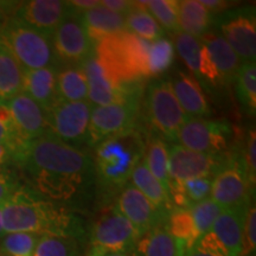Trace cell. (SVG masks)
Returning a JSON list of instances; mask_svg holds the SVG:
<instances>
[{
  "label": "cell",
  "instance_id": "1",
  "mask_svg": "<svg viewBox=\"0 0 256 256\" xmlns=\"http://www.w3.org/2000/svg\"><path fill=\"white\" fill-rule=\"evenodd\" d=\"M12 164L24 176L26 186L70 210L88 196L95 179L90 154L50 132L24 142Z\"/></svg>",
  "mask_w": 256,
  "mask_h": 256
},
{
  "label": "cell",
  "instance_id": "2",
  "mask_svg": "<svg viewBox=\"0 0 256 256\" xmlns=\"http://www.w3.org/2000/svg\"><path fill=\"white\" fill-rule=\"evenodd\" d=\"M2 228L5 234L63 236L81 243L87 238V229L81 216L66 206L40 196L23 184L2 203Z\"/></svg>",
  "mask_w": 256,
  "mask_h": 256
},
{
  "label": "cell",
  "instance_id": "3",
  "mask_svg": "<svg viewBox=\"0 0 256 256\" xmlns=\"http://www.w3.org/2000/svg\"><path fill=\"white\" fill-rule=\"evenodd\" d=\"M145 150L146 144L136 128L95 146L94 174L106 194H115L126 186Z\"/></svg>",
  "mask_w": 256,
  "mask_h": 256
},
{
  "label": "cell",
  "instance_id": "4",
  "mask_svg": "<svg viewBox=\"0 0 256 256\" xmlns=\"http://www.w3.org/2000/svg\"><path fill=\"white\" fill-rule=\"evenodd\" d=\"M150 46V42L126 30L98 42L94 56L115 82L136 84L148 78Z\"/></svg>",
  "mask_w": 256,
  "mask_h": 256
},
{
  "label": "cell",
  "instance_id": "5",
  "mask_svg": "<svg viewBox=\"0 0 256 256\" xmlns=\"http://www.w3.org/2000/svg\"><path fill=\"white\" fill-rule=\"evenodd\" d=\"M0 40L14 54L24 70L58 66L51 37L14 18L2 28Z\"/></svg>",
  "mask_w": 256,
  "mask_h": 256
},
{
  "label": "cell",
  "instance_id": "6",
  "mask_svg": "<svg viewBox=\"0 0 256 256\" xmlns=\"http://www.w3.org/2000/svg\"><path fill=\"white\" fill-rule=\"evenodd\" d=\"M148 121L165 139L177 140L179 128L188 118L176 98L171 81L156 80L148 84L145 98Z\"/></svg>",
  "mask_w": 256,
  "mask_h": 256
},
{
  "label": "cell",
  "instance_id": "7",
  "mask_svg": "<svg viewBox=\"0 0 256 256\" xmlns=\"http://www.w3.org/2000/svg\"><path fill=\"white\" fill-rule=\"evenodd\" d=\"M92 110L89 101L57 100L48 110L49 132L74 147L87 145Z\"/></svg>",
  "mask_w": 256,
  "mask_h": 256
},
{
  "label": "cell",
  "instance_id": "8",
  "mask_svg": "<svg viewBox=\"0 0 256 256\" xmlns=\"http://www.w3.org/2000/svg\"><path fill=\"white\" fill-rule=\"evenodd\" d=\"M140 112V96L120 104L94 107L89 124V147L136 128Z\"/></svg>",
  "mask_w": 256,
  "mask_h": 256
},
{
  "label": "cell",
  "instance_id": "9",
  "mask_svg": "<svg viewBox=\"0 0 256 256\" xmlns=\"http://www.w3.org/2000/svg\"><path fill=\"white\" fill-rule=\"evenodd\" d=\"M252 186L246 171L244 159L229 156L226 165L214 176L211 180L210 200L223 209L248 206L252 203Z\"/></svg>",
  "mask_w": 256,
  "mask_h": 256
},
{
  "label": "cell",
  "instance_id": "10",
  "mask_svg": "<svg viewBox=\"0 0 256 256\" xmlns=\"http://www.w3.org/2000/svg\"><path fill=\"white\" fill-rule=\"evenodd\" d=\"M232 127L223 121L188 118L179 128V145L194 152L223 154L228 148Z\"/></svg>",
  "mask_w": 256,
  "mask_h": 256
},
{
  "label": "cell",
  "instance_id": "11",
  "mask_svg": "<svg viewBox=\"0 0 256 256\" xmlns=\"http://www.w3.org/2000/svg\"><path fill=\"white\" fill-rule=\"evenodd\" d=\"M51 40L57 64L60 62L63 66H82L94 54V44L72 8Z\"/></svg>",
  "mask_w": 256,
  "mask_h": 256
},
{
  "label": "cell",
  "instance_id": "12",
  "mask_svg": "<svg viewBox=\"0 0 256 256\" xmlns=\"http://www.w3.org/2000/svg\"><path fill=\"white\" fill-rule=\"evenodd\" d=\"M88 238L90 248L110 252H130L139 234L132 224L110 206L92 224Z\"/></svg>",
  "mask_w": 256,
  "mask_h": 256
},
{
  "label": "cell",
  "instance_id": "13",
  "mask_svg": "<svg viewBox=\"0 0 256 256\" xmlns=\"http://www.w3.org/2000/svg\"><path fill=\"white\" fill-rule=\"evenodd\" d=\"M88 83V100L94 107L120 104L142 95L140 83L120 84L104 69L94 54L82 64Z\"/></svg>",
  "mask_w": 256,
  "mask_h": 256
},
{
  "label": "cell",
  "instance_id": "14",
  "mask_svg": "<svg viewBox=\"0 0 256 256\" xmlns=\"http://www.w3.org/2000/svg\"><path fill=\"white\" fill-rule=\"evenodd\" d=\"M224 154L194 152L179 144L168 147L170 180L183 182L194 178H211L228 162Z\"/></svg>",
  "mask_w": 256,
  "mask_h": 256
},
{
  "label": "cell",
  "instance_id": "15",
  "mask_svg": "<svg viewBox=\"0 0 256 256\" xmlns=\"http://www.w3.org/2000/svg\"><path fill=\"white\" fill-rule=\"evenodd\" d=\"M112 208L132 224L139 236L156 226H165L168 217L156 209L132 184H127L120 191Z\"/></svg>",
  "mask_w": 256,
  "mask_h": 256
},
{
  "label": "cell",
  "instance_id": "16",
  "mask_svg": "<svg viewBox=\"0 0 256 256\" xmlns=\"http://www.w3.org/2000/svg\"><path fill=\"white\" fill-rule=\"evenodd\" d=\"M224 40L238 54L243 63L255 62L256 22L254 8L234 11L223 17L220 23Z\"/></svg>",
  "mask_w": 256,
  "mask_h": 256
},
{
  "label": "cell",
  "instance_id": "17",
  "mask_svg": "<svg viewBox=\"0 0 256 256\" xmlns=\"http://www.w3.org/2000/svg\"><path fill=\"white\" fill-rule=\"evenodd\" d=\"M69 12L66 2L30 0L18 2L14 19L52 38L54 32Z\"/></svg>",
  "mask_w": 256,
  "mask_h": 256
},
{
  "label": "cell",
  "instance_id": "18",
  "mask_svg": "<svg viewBox=\"0 0 256 256\" xmlns=\"http://www.w3.org/2000/svg\"><path fill=\"white\" fill-rule=\"evenodd\" d=\"M5 104L11 110L18 136L24 142L49 133L48 110L26 94L20 92Z\"/></svg>",
  "mask_w": 256,
  "mask_h": 256
},
{
  "label": "cell",
  "instance_id": "19",
  "mask_svg": "<svg viewBox=\"0 0 256 256\" xmlns=\"http://www.w3.org/2000/svg\"><path fill=\"white\" fill-rule=\"evenodd\" d=\"M248 206L223 209L211 228V232L215 234L218 241L222 243L229 256H242Z\"/></svg>",
  "mask_w": 256,
  "mask_h": 256
},
{
  "label": "cell",
  "instance_id": "20",
  "mask_svg": "<svg viewBox=\"0 0 256 256\" xmlns=\"http://www.w3.org/2000/svg\"><path fill=\"white\" fill-rule=\"evenodd\" d=\"M202 43L206 46L209 55L218 72L220 84H232L238 78L243 62L234 51L222 34L208 31L200 37Z\"/></svg>",
  "mask_w": 256,
  "mask_h": 256
},
{
  "label": "cell",
  "instance_id": "21",
  "mask_svg": "<svg viewBox=\"0 0 256 256\" xmlns=\"http://www.w3.org/2000/svg\"><path fill=\"white\" fill-rule=\"evenodd\" d=\"M172 89L188 118H202L210 114V106L198 80L190 72H179L171 81Z\"/></svg>",
  "mask_w": 256,
  "mask_h": 256
},
{
  "label": "cell",
  "instance_id": "22",
  "mask_svg": "<svg viewBox=\"0 0 256 256\" xmlns=\"http://www.w3.org/2000/svg\"><path fill=\"white\" fill-rule=\"evenodd\" d=\"M57 72L58 66L25 70L22 92L49 110L57 101Z\"/></svg>",
  "mask_w": 256,
  "mask_h": 256
},
{
  "label": "cell",
  "instance_id": "23",
  "mask_svg": "<svg viewBox=\"0 0 256 256\" xmlns=\"http://www.w3.org/2000/svg\"><path fill=\"white\" fill-rule=\"evenodd\" d=\"M75 14H78L82 25L84 26L94 46L98 42L104 38L127 30L124 16L114 14L101 5L89 11L75 12Z\"/></svg>",
  "mask_w": 256,
  "mask_h": 256
},
{
  "label": "cell",
  "instance_id": "24",
  "mask_svg": "<svg viewBox=\"0 0 256 256\" xmlns=\"http://www.w3.org/2000/svg\"><path fill=\"white\" fill-rule=\"evenodd\" d=\"M185 248L172 238L166 226H156L138 238L130 256H183Z\"/></svg>",
  "mask_w": 256,
  "mask_h": 256
},
{
  "label": "cell",
  "instance_id": "25",
  "mask_svg": "<svg viewBox=\"0 0 256 256\" xmlns=\"http://www.w3.org/2000/svg\"><path fill=\"white\" fill-rule=\"evenodd\" d=\"M130 180L133 186H136L162 212L170 215V212L174 209L170 194L150 172L145 158L140 160L139 164L134 168Z\"/></svg>",
  "mask_w": 256,
  "mask_h": 256
},
{
  "label": "cell",
  "instance_id": "26",
  "mask_svg": "<svg viewBox=\"0 0 256 256\" xmlns=\"http://www.w3.org/2000/svg\"><path fill=\"white\" fill-rule=\"evenodd\" d=\"M24 68L0 40V102L5 104L23 90Z\"/></svg>",
  "mask_w": 256,
  "mask_h": 256
},
{
  "label": "cell",
  "instance_id": "27",
  "mask_svg": "<svg viewBox=\"0 0 256 256\" xmlns=\"http://www.w3.org/2000/svg\"><path fill=\"white\" fill-rule=\"evenodd\" d=\"M212 24V16L200 0L178 2L179 31L194 37H202L209 31Z\"/></svg>",
  "mask_w": 256,
  "mask_h": 256
},
{
  "label": "cell",
  "instance_id": "28",
  "mask_svg": "<svg viewBox=\"0 0 256 256\" xmlns=\"http://www.w3.org/2000/svg\"><path fill=\"white\" fill-rule=\"evenodd\" d=\"M57 100L88 101V83L82 66H63V68H58Z\"/></svg>",
  "mask_w": 256,
  "mask_h": 256
},
{
  "label": "cell",
  "instance_id": "29",
  "mask_svg": "<svg viewBox=\"0 0 256 256\" xmlns=\"http://www.w3.org/2000/svg\"><path fill=\"white\" fill-rule=\"evenodd\" d=\"M124 20L127 31L150 43L164 36V30L140 2H134L133 8L124 16Z\"/></svg>",
  "mask_w": 256,
  "mask_h": 256
},
{
  "label": "cell",
  "instance_id": "30",
  "mask_svg": "<svg viewBox=\"0 0 256 256\" xmlns=\"http://www.w3.org/2000/svg\"><path fill=\"white\" fill-rule=\"evenodd\" d=\"M144 158L153 177L168 192V146L165 140L156 136L151 138L148 142H146Z\"/></svg>",
  "mask_w": 256,
  "mask_h": 256
},
{
  "label": "cell",
  "instance_id": "31",
  "mask_svg": "<svg viewBox=\"0 0 256 256\" xmlns=\"http://www.w3.org/2000/svg\"><path fill=\"white\" fill-rule=\"evenodd\" d=\"M166 229L171 234L177 243L182 244L185 250L194 247L196 242L200 240L194 218L188 209H178L174 208L170 212L166 220Z\"/></svg>",
  "mask_w": 256,
  "mask_h": 256
},
{
  "label": "cell",
  "instance_id": "32",
  "mask_svg": "<svg viewBox=\"0 0 256 256\" xmlns=\"http://www.w3.org/2000/svg\"><path fill=\"white\" fill-rule=\"evenodd\" d=\"M34 256H82L81 242L63 236H40Z\"/></svg>",
  "mask_w": 256,
  "mask_h": 256
},
{
  "label": "cell",
  "instance_id": "33",
  "mask_svg": "<svg viewBox=\"0 0 256 256\" xmlns=\"http://www.w3.org/2000/svg\"><path fill=\"white\" fill-rule=\"evenodd\" d=\"M174 60V42L165 37L152 42L148 50V78H156L164 74Z\"/></svg>",
  "mask_w": 256,
  "mask_h": 256
},
{
  "label": "cell",
  "instance_id": "34",
  "mask_svg": "<svg viewBox=\"0 0 256 256\" xmlns=\"http://www.w3.org/2000/svg\"><path fill=\"white\" fill-rule=\"evenodd\" d=\"M235 82L240 102L249 113L254 115L256 110V63H243Z\"/></svg>",
  "mask_w": 256,
  "mask_h": 256
},
{
  "label": "cell",
  "instance_id": "35",
  "mask_svg": "<svg viewBox=\"0 0 256 256\" xmlns=\"http://www.w3.org/2000/svg\"><path fill=\"white\" fill-rule=\"evenodd\" d=\"M140 4L151 14L162 30L172 34L179 31L177 0H148L140 2Z\"/></svg>",
  "mask_w": 256,
  "mask_h": 256
},
{
  "label": "cell",
  "instance_id": "36",
  "mask_svg": "<svg viewBox=\"0 0 256 256\" xmlns=\"http://www.w3.org/2000/svg\"><path fill=\"white\" fill-rule=\"evenodd\" d=\"M174 46H176L178 55L183 60L191 75H194L197 78L202 49L200 38L190 36V34L180 31L174 34Z\"/></svg>",
  "mask_w": 256,
  "mask_h": 256
},
{
  "label": "cell",
  "instance_id": "37",
  "mask_svg": "<svg viewBox=\"0 0 256 256\" xmlns=\"http://www.w3.org/2000/svg\"><path fill=\"white\" fill-rule=\"evenodd\" d=\"M40 236L31 232H8L0 238L2 256H34Z\"/></svg>",
  "mask_w": 256,
  "mask_h": 256
},
{
  "label": "cell",
  "instance_id": "38",
  "mask_svg": "<svg viewBox=\"0 0 256 256\" xmlns=\"http://www.w3.org/2000/svg\"><path fill=\"white\" fill-rule=\"evenodd\" d=\"M188 210H190L197 232L200 238L204 234L210 232L217 217L222 212L223 208H220L212 200L208 198L206 200L194 204Z\"/></svg>",
  "mask_w": 256,
  "mask_h": 256
},
{
  "label": "cell",
  "instance_id": "39",
  "mask_svg": "<svg viewBox=\"0 0 256 256\" xmlns=\"http://www.w3.org/2000/svg\"><path fill=\"white\" fill-rule=\"evenodd\" d=\"M23 144L24 142L18 136L11 110L6 104L0 102V145H8L16 153Z\"/></svg>",
  "mask_w": 256,
  "mask_h": 256
},
{
  "label": "cell",
  "instance_id": "40",
  "mask_svg": "<svg viewBox=\"0 0 256 256\" xmlns=\"http://www.w3.org/2000/svg\"><path fill=\"white\" fill-rule=\"evenodd\" d=\"M255 246H256V210H255V204L250 203L247 209V216H246L242 256L252 254V252H255Z\"/></svg>",
  "mask_w": 256,
  "mask_h": 256
},
{
  "label": "cell",
  "instance_id": "41",
  "mask_svg": "<svg viewBox=\"0 0 256 256\" xmlns=\"http://www.w3.org/2000/svg\"><path fill=\"white\" fill-rule=\"evenodd\" d=\"M20 179L16 170L6 168H0V204L8 200L20 188Z\"/></svg>",
  "mask_w": 256,
  "mask_h": 256
},
{
  "label": "cell",
  "instance_id": "42",
  "mask_svg": "<svg viewBox=\"0 0 256 256\" xmlns=\"http://www.w3.org/2000/svg\"><path fill=\"white\" fill-rule=\"evenodd\" d=\"M198 78H203L204 81L209 82L212 86L220 84V78L217 72L215 64L209 55L206 46L202 43L200 68H198Z\"/></svg>",
  "mask_w": 256,
  "mask_h": 256
},
{
  "label": "cell",
  "instance_id": "43",
  "mask_svg": "<svg viewBox=\"0 0 256 256\" xmlns=\"http://www.w3.org/2000/svg\"><path fill=\"white\" fill-rule=\"evenodd\" d=\"M194 247L211 256H229L226 248L223 247L222 243L218 241V238H216L215 234L211 230L209 232L204 234L203 236H200Z\"/></svg>",
  "mask_w": 256,
  "mask_h": 256
},
{
  "label": "cell",
  "instance_id": "44",
  "mask_svg": "<svg viewBox=\"0 0 256 256\" xmlns=\"http://www.w3.org/2000/svg\"><path fill=\"white\" fill-rule=\"evenodd\" d=\"M246 171H247L248 180L252 188H255L256 180V136L255 130L249 132L247 140V148H246L244 158Z\"/></svg>",
  "mask_w": 256,
  "mask_h": 256
},
{
  "label": "cell",
  "instance_id": "45",
  "mask_svg": "<svg viewBox=\"0 0 256 256\" xmlns=\"http://www.w3.org/2000/svg\"><path fill=\"white\" fill-rule=\"evenodd\" d=\"M100 5L114 12V14H121L124 17L133 8L134 2H127V0H101Z\"/></svg>",
  "mask_w": 256,
  "mask_h": 256
},
{
  "label": "cell",
  "instance_id": "46",
  "mask_svg": "<svg viewBox=\"0 0 256 256\" xmlns=\"http://www.w3.org/2000/svg\"><path fill=\"white\" fill-rule=\"evenodd\" d=\"M19 2H0V31L14 18Z\"/></svg>",
  "mask_w": 256,
  "mask_h": 256
},
{
  "label": "cell",
  "instance_id": "47",
  "mask_svg": "<svg viewBox=\"0 0 256 256\" xmlns=\"http://www.w3.org/2000/svg\"><path fill=\"white\" fill-rule=\"evenodd\" d=\"M200 2L206 6V8L210 12L211 16L223 14L226 10L232 6V2H224V0H200Z\"/></svg>",
  "mask_w": 256,
  "mask_h": 256
},
{
  "label": "cell",
  "instance_id": "48",
  "mask_svg": "<svg viewBox=\"0 0 256 256\" xmlns=\"http://www.w3.org/2000/svg\"><path fill=\"white\" fill-rule=\"evenodd\" d=\"M66 4L72 11L83 12L98 8L100 5V0H72V2H66Z\"/></svg>",
  "mask_w": 256,
  "mask_h": 256
},
{
  "label": "cell",
  "instance_id": "49",
  "mask_svg": "<svg viewBox=\"0 0 256 256\" xmlns=\"http://www.w3.org/2000/svg\"><path fill=\"white\" fill-rule=\"evenodd\" d=\"M14 150L8 145H0V168H6L8 164L14 162Z\"/></svg>",
  "mask_w": 256,
  "mask_h": 256
},
{
  "label": "cell",
  "instance_id": "50",
  "mask_svg": "<svg viewBox=\"0 0 256 256\" xmlns=\"http://www.w3.org/2000/svg\"><path fill=\"white\" fill-rule=\"evenodd\" d=\"M87 256H130V252H110L100 250V249L90 248L89 249Z\"/></svg>",
  "mask_w": 256,
  "mask_h": 256
},
{
  "label": "cell",
  "instance_id": "51",
  "mask_svg": "<svg viewBox=\"0 0 256 256\" xmlns=\"http://www.w3.org/2000/svg\"><path fill=\"white\" fill-rule=\"evenodd\" d=\"M183 256H211V255H208L206 252L198 250L196 247H192L188 249V250L185 252V254Z\"/></svg>",
  "mask_w": 256,
  "mask_h": 256
},
{
  "label": "cell",
  "instance_id": "52",
  "mask_svg": "<svg viewBox=\"0 0 256 256\" xmlns=\"http://www.w3.org/2000/svg\"><path fill=\"white\" fill-rule=\"evenodd\" d=\"M5 235L4 228H2V204H0V238Z\"/></svg>",
  "mask_w": 256,
  "mask_h": 256
},
{
  "label": "cell",
  "instance_id": "53",
  "mask_svg": "<svg viewBox=\"0 0 256 256\" xmlns=\"http://www.w3.org/2000/svg\"><path fill=\"white\" fill-rule=\"evenodd\" d=\"M0 256H2V250H0Z\"/></svg>",
  "mask_w": 256,
  "mask_h": 256
},
{
  "label": "cell",
  "instance_id": "54",
  "mask_svg": "<svg viewBox=\"0 0 256 256\" xmlns=\"http://www.w3.org/2000/svg\"></svg>",
  "mask_w": 256,
  "mask_h": 256
}]
</instances>
